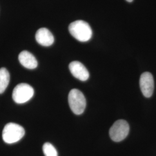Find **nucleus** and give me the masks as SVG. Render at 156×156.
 I'll return each instance as SVG.
<instances>
[{
  "mask_svg": "<svg viewBox=\"0 0 156 156\" xmlns=\"http://www.w3.org/2000/svg\"><path fill=\"white\" fill-rule=\"evenodd\" d=\"M69 31L76 39L80 42H87L92 37V30L89 24L83 20H76L69 26Z\"/></svg>",
  "mask_w": 156,
  "mask_h": 156,
  "instance_id": "nucleus-1",
  "label": "nucleus"
},
{
  "mask_svg": "<svg viewBox=\"0 0 156 156\" xmlns=\"http://www.w3.org/2000/svg\"><path fill=\"white\" fill-rule=\"evenodd\" d=\"M34 94V89L28 84L20 83L15 87L12 98L17 104H24L30 100Z\"/></svg>",
  "mask_w": 156,
  "mask_h": 156,
  "instance_id": "nucleus-4",
  "label": "nucleus"
},
{
  "mask_svg": "<svg viewBox=\"0 0 156 156\" xmlns=\"http://www.w3.org/2000/svg\"><path fill=\"white\" fill-rule=\"evenodd\" d=\"M140 84L143 95L147 98L151 97L154 91V79L151 73H143L140 78Z\"/></svg>",
  "mask_w": 156,
  "mask_h": 156,
  "instance_id": "nucleus-6",
  "label": "nucleus"
},
{
  "mask_svg": "<svg viewBox=\"0 0 156 156\" xmlns=\"http://www.w3.org/2000/svg\"><path fill=\"white\" fill-rule=\"evenodd\" d=\"M25 130L21 126L14 123H8L2 131V139L8 144L16 143L22 138Z\"/></svg>",
  "mask_w": 156,
  "mask_h": 156,
  "instance_id": "nucleus-2",
  "label": "nucleus"
},
{
  "mask_svg": "<svg viewBox=\"0 0 156 156\" xmlns=\"http://www.w3.org/2000/svg\"><path fill=\"white\" fill-rule=\"evenodd\" d=\"M127 1H128L129 2H132L133 0H126Z\"/></svg>",
  "mask_w": 156,
  "mask_h": 156,
  "instance_id": "nucleus-12",
  "label": "nucleus"
},
{
  "mask_svg": "<svg viewBox=\"0 0 156 156\" xmlns=\"http://www.w3.org/2000/svg\"><path fill=\"white\" fill-rule=\"evenodd\" d=\"M10 80V75L5 68H0V94L3 93L7 88Z\"/></svg>",
  "mask_w": 156,
  "mask_h": 156,
  "instance_id": "nucleus-10",
  "label": "nucleus"
},
{
  "mask_svg": "<svg viewBox=\"0 0 156 156\" xmlns=\"http://www.w3.org/2000/svg\"><path fill=\"white\" fill-rule=\"evenodd\" d=\"M68 103L71 111L77 115L82 114L86 106V100L83 94L76 89L70 91L68 95Z\"/></svg>",
  "mask_w": 156,
  "mask_h": 156,
  "instance_id": "nucleus-3",
  "label": "nucleus"
},
{
  "mask_svg": "<svg viewBox=\"0 0 156 156\" xmlns=\"http://www.w3.org/2000/svg\"><path fill=\"white\" fill-rule=\"evenodd\" d=\"M69 69L73 76L81 81H86L89 78L88 70L80 62H71L69 65Z\"/></svg>",
  "mask_w": 156,
  "mask_h": 156,
  "instance_id": "nucleus-7",
  "label": "nucleus"
},
{
  "mask_svg": "<svg viewBox=\"0 0 156 156\" xmlns=\"http://www.w3.org/2000/svg\"><path fill=\"white\" fill-rule=\"evenodd\" d=\"M35 39L39 45L44 46H50L55 41L53 34L46 28H40L37 31Z\"/></svg>",
  "mask_w": 156,
  "mask_h": 156,
  "instance_id": "nucleus-8",
  "label": "nucleus"
},
{
  "mask_svg": "<svg viewBox=\"0 0 156 156\" xmlns=\"http://www.w3.org/2000/svg\"><path fill=\"white\" fill-rule=\"evenodd\" d=\"M42 149L45 156H58V153L56 148L50 143H45L43 145Z\"/></svg>",
  "mask_w": 156,
  "mask_h": 156,
  "instance_id": "nucleus-11",
  "label": "nucleus"
},
{
  "mask_svg": "<svg viewBox=\"0 0 156 156\" xmlns=\"http://www.w3.org/2000/svg\"><path fill=\"white\" fill-rule=\"evenodd\" d=\"M129 126L124 120H118L112 125L109 130V135L112 140L119 142L124 140L128 135Z\"/></svg>",
  "mask_w": 156,
  "mask_h": 156,
  "instance_id": "nucleus-5",
  "label": "nucleus"
},
{
  "mask_svg": "<svg viewBox=\"0 0 156 156\" xmlns=\"http://www.w3.org/2000/svg\"><path fill=\"white\" fill-rule=\"evenodd\" d=\"M19 60L23 66L27 69H33L38 66V62L33 54L28 51H22L19 55Z\"/></svg>",
  "mask_w": 156,
  "mask_h": 156,
  "instance_id": "nucleus-9",
  "label": "nucleus"
}]
</instances>
